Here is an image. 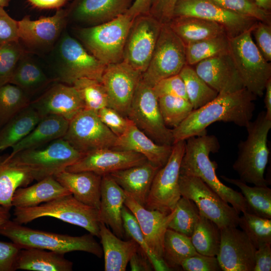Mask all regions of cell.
<instances>
[{"label":"cell","instance_id":"obj_1","mask_svg":"<svg viewBox=\"0 0 271 271\" xmlns=\"http://www.w3.org/2000/svg\"><path fill=\"white\" fill-rule=\"evenodd\" d=\"M256 98L245 88L232 93L218 94L205 105L193 109L181 123L172 129L174 144L206 134L207 127L217 121L232 122L246 127L252 119Z\"/></svg>","mask_w":271,"mask_h":271},{"label":"cell","instance_id":"obj_2","mask_svg":"<svg viewBox=\"0 0 271 271\" xmlns=\"http://www.w3.org/2000/svg\"><path fill=\"white\" fill-rule=\"evenodd\" d=\"M220 148L219 141L214 135L206 133L188 138L185 140L180 175L200 178L238 214L247 212V203L242 194L222 183L216 174L217 164L210 160L209 154L218 152Z\"/></svg>","mask_w":271,"mask_h":271},{"label":"cell","instance_id":"obj_3","mask_svg":"<svg viewBox=\"0 0 271 271\" xmlns=\"http://www.w3.org/2000/svg\"><path fill=\"white\" fill-rule=\"evenodd\" d=\"M245 128L247 138L238 145L237 157L233 169L239 179L246 183L267 186L270 183L265 178L264 172L269 160L267 139L271 128V120L266 117L265 111H262Z\"/></svg>","mask_w":271,"mask_h":271},{"label":"cell","instance_id":"obj_4","mask_svg":"<svg viewBox=\"0 0 271 271\" xmlns=\"http://www.w3.org/2000/svg\"><path fill=\"white\" fill-rule=\"evenodd\" d=\"M0 235L21 248H37L65 254L73 251L87 252L101 257L102 248L89 233L70 236L29 228L10 219L0 226Z\"/></svg>","mask_w":271,"mask_h":271},{"label":"cell","instance_id":"obj_5","mask_svg":"<svg viewBox=\"0 0 271 271\" xmlns=\"http://www.w3.org/2000/svg\"><path fill=\"white\" fill-rule=\"evenodd\" d=\"M14 221L23 224L42 217H52L77 225L99 237L98 209L86 205L72 194L64 195L38 206L14 208Z\"/></svg>","mask_w":271,"mask_h":271},{"label":"cell","instance_id":"obj_6","mask_svg":"<svg viewBox=\"0 0 271 271\" xmlns=\"http://www.w3.org/2000/svg\"><path fill=\"white\" fill-rule=\"evenodd\" d=\"M134 18L125 13L107 22L81 28L79 38L87 51L104 65L120 62Z\"/></svg>","mask_w":271,"mask_h":271},{"label":"cell","instance_id":"obj_7","mask_svg":"<svg viewBox=\"0 0 271 271\" xmlns=\"http://www.w3.org/2000/svg\"><path fill=\"white\" fill-rule=\"evenodd\" d=\"M84 155L63 138L54 140L44 148L22 151L13 156L10 154L16 164L27 170L33 180L37 181L54 177Z\"/></svg>","mask_w":271,"mask_h":271},{"label":"cell","instance_id":"obj_8","mask_svg":"<svg viewBox=\"0 0 271 271\" xmlns=\"http://www.w3.org/2000/svg\"><path fill=\"white\" fill-rule=\"evenodd\" d=\"M56 45L57 81L70 85L81 78L101 81L106 65L90 53L79 41L65 32Z\"/></svg>","mask_w":271,"mask_h":271},{"label":"cell","instance_id":"obj_9","mask_svg":"<svg viewBox=\"0 0 271 271\" xmlns=\"http://www.w3.org/2000/svg\"><path fill=\"white\" fill-rule=\"evenodd\" d=\"M252 28L229 38V53L244 87L256 97H261L271 79V64L265 60L254 43Z\"/></svg>","mask_w":271,"mask_h":271},{"label":"cell","instance_id":"obj_10","mask_svg":"<svg viewBox=\"0 0 271 271\" xmlns=\"http://www.w3.org/2000/svg\"><path fill=\"white\" fill-rule=\"evenodd\" d=\"M126 117L141 131L157 144L172 146V129L165 124L159 109L158 97L153 87L141 78Z\"/></svg>","mask_w":271,"mask_h":271},{"label":"cell","instance_id":"obj_11","mask_svg":"<svg viewBox=\"0 0 271 271\" xmlns=\"http://www.w3.org/2000/svg\"><path fill=\"white\" fill-rule=\"evenodd\" d=\"M179 183L181 196L192 200L200 214L220 229L238 226L239 214L200 178L180 175Z\"/></svg>","mask_w":271,"mask_h":271},{"label":"cell","instance_id":"obj_12","mask_svg":"<svg viewBox=\"0 0 271 271\" xmlns=\"http://www.w3.org/2000/svg\"><path fill=\"white\" fill-rule=\"evenodd\" d=\"M187 64L185 44L168 24H162L150 63L142 79L153 87L163 79L178 74Z\"/></svg>","mask_w":271,"mask_h":271},{"label":"cell","instance_id":"obj_13","mask_svg":"<svg viewBox=\"0 0 271 271\" xmlns=\"http://www.w3.org/2000/svg\"><path fill=\"white\" fill-rule=\"evenodd\" d=\"M185 140L174 143L167 163L160 168L153 180L145 206L170 213L181 197L179 187L180 165L184 154Z\"/></svg>","mask_w":271,"mask_h":271},{"label":"cell","instance_id":"obj_14","mask_svg":"<svg viewBox=\"0 0 271 271\" xmlns=\"http://www.w3.org/2000/svg\"><path fill=\"white\" fill-rule=\"evenodd\" d=\"M162 26L149 13L136 17L126 39L122 61L143 73L150 63Z\"/></svg>","mask_w":271,"mask_h":271},{"label":"cell","instance_id":"obj_15","mask_svg":"<svg viewBox=\"0 0 271 271\" xmlns=\"http://www.w3.org/2000/svg\"><path fill=\"white\" fill-rule=\"evenodd\" d=\"M62 138L85 154L99 149H112L117 137L101 121L97 111L84 109L69 121Z\"/></svg>","mask_w":271,"mask_h":271},{"label":"cell","instance_id":"obj_16","mask_svg":"<svg viewBox=\"0 0 271 271\" xmlns=\"http://www.w3.org/2000/svg\"><path fill=\"white\" fill-rule=\"evenodd\" d=\"M180 17H196L219 24L229 38L252 28L258 22L228 11L212 0H178L173 18Z\"/></svg>","mask_w":271,"mask_h":271},{"label":"cell","instance_id":"obj_17","mask_svg":"<svg viewBox=\"0 0 271 271\" xmlns=\"http://www.w3.org/2000/svg\"><path fill=\"white\" fill-rule=\"evenodd\" d=\"M142 74L123 61L106 65L101 82L108 95L109 107L126 117Z\"/></svg>","mask_w":271,"mask_h":271},{"label":"cell","instance_id":"obj_18","mask_svg":"<svg viewBox=\"0 0 271 271\" xmlns=\"http://www.w3.org/2000/svg\"><path fill=\"white\" fill-rule=\"evenodd\" d=\"M256 249L246 233L237 227L220 229V243L216 257L222 270L253 271Z\"/></svg>","mask_w":271,"mask_h":271},{"label":"cell","instance_id":"obj_19","mask_svg":"<svg viewBox=\"0 0 271 271\" xmlns=\"http://www.w3.org/2000/svg\"><path fill=\"white\" fill-rule=\"evenodd\" d=\"M67 14L58 10L50 17L32 20L25 17L18 21L19 40L30 49L44 50L57 43L65 26Z\"/></svg>","mask_w":271,"mask_h":271},{"label":"cell","instance_id":"obj_20","mask_svg":"<svg viewBox=\"0 0 271 271\" xmlns=\"http://www.w3.org/2000/svg\"><path fill=\"white\" fill-rule=\"evenodd\" d=\"M147 161L142 155L132 151L103 148L85 154L65 170L71 172L91 171L102 176Z\"/></svg>","mask_w":271,"mask_h":271},{"label":"cell","instance_id":"obj_21","mask_svg":"<svg viewBox=\"0 0 271 271\" xmlns=\"http://www.w3.org/2000/svg\"><path fill=\"white\" fill-rule=\"evenodd\" d=\"M194 69L219 95L234 92L245 88L229 53L200 61L195 64Z\"/></svg>","mask_w":271,"mask_h":271},{"label":"cell","instance_id":"obj_22","mask_svg":"<svg viewBox=\"0 0 271 271\" xmlns=\"http://www.w3.org/2000/svg\"><path fill=\"white\" fill-rule=\"evenodd\" d=\"M30 105L42 116L54 114L69 121L85 109L84 103L73 85L61 82L53 84Z\"/></svg>","mask_w":271,"mask_h":271},{"label":"cell","instance_id":"obj_23","mask_svg":"<svg viewBox=\"0 0 271 271\" xmlns=\"http://www.w3.org/2000/svg\"><path fill=\"white\" fill-rule=\"evenodd\" d=\"M126 194L124 205L135 216L145 239L154 253L163 259L164 236L175 210L170 213L150 210Z\"/></svg>","mask_w":271,"mask_h":271},{"label":"cell","instance_id":"obj_24","mask_svg":"<svg viewBox=\"0 0 271 271\" xmlns=\"http://www.w3.org/2000/svg\"><path fill=\"white\" fill-rule=\"evenodd\" d=\"M172 147L173 145L156 143L130 120L125 131L117 137L112 149L140 154L151 164L161 168L167 163L172 153Z\"/></svg>","mask_w":271,"mask_h":271},{"label":"cell","instance_id":"obj_25","mask_svg":"<svg viewBox=\"0 0 271 271\" xmlns=\"http://www.w3.org/2000/svg\"><path fill=\"white\" fill-rule=\"evenodd\" d=\"M126 194L109 175L102 176L98 216L120 238L125 235L121 215Z\"/></svg>","mask_w":271,"mask_h":271},{"label":"cell","instance_id":"obj_26","mask_svg":"<svg viewBox=\"0 0 271 271\" xmlns=\"http://www.w3.org/2000/svg\"><path fill=\"white\" fill-rule=\"evenodd\" d=\"M133 0H77L72 10L73 18L90 26L103 24L125 13Z\"/></svg>","mask_w":271,"mask_h":271},{"label":"cell","instance_id":"obj_27","mask_svg":"<svg viewBox=\"0 0 271 271\" xmlns=\"http://www.w3.org/2000/svg\"><path fill=\"white\" fill-rule=\"evenodd\" d=\"M159 169L147 161L109 175L125 193L145 207L153 180Z\"/></svg>","mask_w":271,"mask_h":271},{"label":"cell","instance_id":"obj_28","mask_svg":"<svg viewBox=\"0 0 271 271\" xmlns=\"http://www.w3.org/2000/svg\"><path fill=\"white\" fill-rule=\"evenodd\" d=\"M80 202L99 209L102 176L91 171L64 170L54 176Z\"/></svg>","mask_w":271,"mask_h":271},{"label":"cell","instance_id":"obj_29","mask_svg":"<svg viewBox=\"0 0 271 271\" xmlns=\"http://www.w3.org/2000/svg\"><path fill=\"white\" fill-rule=\"evenodd\" d=\"M99 235L104 258L105 271H125L130 257L139 247L132 239H121L102 223L99 225Z\"/></svg>","mask_w":271,"mask_h":271},{"label":"cell","instance_id":"obj_30","mask_svg":"<svg viewBox=\"0 0 271 271\" xmlns=\"http://www.w3.org/2000/svg\"><path fill=\"white\" fill-rule=\"evenodd\" d=\"M69 121L62 116L49 114L43 116L33 129L14 146L10 155L29 149L42 147L62 138L66 133Z\"/></svg>","mask_w":271,"mask_h":271},{"label":"cell","instance_id":"obj_31","mask_svg":"<svg viewBox=\"0 0 271 271\" xmlns=\"http://www.w3.org/2000/svg\"><path fill=\"white\" fill-rule=\"evenodd\" d=\"M70 194L54 176H49L30 186L18 188L13 194L12 204L14 208L34 207Z\"/></svg>","mask_w":271,"mask_h":271},{"label":"cell","instance_id":"obj_32","mask_svg":"<svg viewBox=\"0 0 271 271\" xmlns=\"http://www.w3.org/2000/svg\"><path fill=\"white\" fill-rule=\"evenodd\" d=\"M64 254L37 248L21 249L16 262L17 269L35 271H71L73 263Z\"/></svg>","mask_w":271,"mask_h":271},{"label":"cell","instance_id":"obj_33","mask_svg":"<svg viewBox=\"0 0 271 271\" xmlns=\"http://www.w3.org/2000/svg\"><path fill=\"white\" fill-rule=\"evenodd\" d=\"M33 180L29 171L16 164L10 154L0 155V205L11 209L15 191Z\"/></svg>","mask_w":271,"mask_h":271},{"label":"cell","instance_id":"obj_34","mask_svg":"<svg viewBox=\"0 0 271 271\" xmlns=\"http://www.w3.org/2000/svg\"><path fill=\"white\" fill-rule=\"evenodd\" d=\"M168 24L185 44L226 34L220 24L196 17H174Z\"/></svg>","mask_w":271,"mask_h":271},{"label":"cell","instance_id":"obj_35","mask_svg":"<svg viewBox=\"0 0 271 271\" xmlns=\"http://www.w3.org/2000/svg\"><path fill=\"white\" fill-rule=\"evenodd\" d=\"M42 117L30 104L9 121L0 130V151L14 146L25 138Z\"/></svg>","mask_w":271,"mask_h":271},{"label":"cell","instance_id":"obj_36","mask_svg":"<svg viewBox=\"0 0 271 271\" xmlns=\"http://www.w3.org/2000/svg\"><path fill=\"white\" fill-rule=\"evenodd\" d=\"M221 178L240 189L247 203V212L271 218V189L267 186L251 187L239 179L229 178L225 176H221Z\"/></svg>","mask_w":271,"mask_h":271},{"label":"cell","instance_id":"obj_37","mask_svg":"<svg viewBox=\"0 0 271 271\" xmlns=\"http://www.w3.org/2000/svg\"><path fill=\"white\" fill-rule=\"evenodd\" d=\"M197 253L190 237L171 229H167L164 239L162 258L171 270L179 268L183 260Z\"/></svg>","mask_w":271,"mask_h":271},{"label":"cell","instance_id":"obj_38","mask_svg":"<svg viewBox=\"0 0 271 271\" xmlns=\"http://www.w3.org/2000/svg\"><path fill=\"white\" fill-rule=\"evenodd\" d=\"M50 81L41 67L24 54L18 62L10 83L19 87L28 94L46 86Z\"/></svg>","mask_w":271,"mask_h":271},{"label":"cell","instance_id":"obj_39","mask_svg":"<svg viewBox=\"0 0 271 271\" xmlns=\"http://www.w3.org/2000/svg\"><path fill=\"white\" fill-rule=\"evenodd\" d=\"M190 240L198 253L216 256L220 243V229L213 221L200 214Z\"/></svg>","mask_w":271,"mask_h":271},{"label":"cell","instance_id":"obj_40","mask_svg":"<svg viewBox=\"0 0 271 271\" xmlns=\"http://www.w3.org/2000/svg\"><path fill=\"white\" fill-rule=\"evenodd\" d=\"M187 64L193 66L204 60L229 53V38L226 34L185 44Z\"/></svg>","mask_w":271,"mask_h":271},{"label":"cell","instance_id":"obj_41","mask_svg":"<svg viewBox=\"0 0 271 271\" xmlns=\"http://www.w3.org/2000/svg\"><path fill=\"white\" fill-rule=\"evenodd\" d=\"M179 74L185 83L188 99L194 109L205 105L218 96V92L197 74L192 66L186 64Z\"/></svg>","mask_w":271,"mask_h":271},{"label":"cell","instance_id":"obj_42","mask_svg":"<svg viewBox=\"0 0 271 271\" xmlns=\"http://www.w3.org/2000/svg\"><path fill=\"white\" fill-rule=\"evenodd\" d=\"M30 103L28 94L19 87L11 83L0 86V128Z\"/></svg>","mask_w":271,"mask_h":271},{"label":"cell","instance_id":"obj_43","mask_svg":"<svg viewBox=\"0 0 271 271\" xmlns=\"http://www.w3.org/2000/svg\"><path fill=\"white\" fill-rule=\"evenodd\" d=\"M78 92L85 109L97 111L109 106L108 97L101 81L88 78L76 80L72 85Z\"/></svg>","mask_w":271,"mask_h":271},{"label":"cell","instance_id":"obj_44","mask_svg":"<svg viewBox=\"0 0 271 271\" xmlns=\"http://www.w3.org/2000/svg\"><path fill=\"white\" fill-rule=\"evenodd\" d=\"M174 209L168 228L190 237L200 216L198 207L192 200L181 196Z\"/></svg>","mask_w":271,"mask_h":271},{"label":"cell","instance_id":"obj_45","mask_svg":"<svg viewBox=\"0 0 271 271\" xmlns=\"http://www.w3.org/2000/svg\"><path fill=\"white\" fill-rule=\"evenodd\" d=\"M158 99L161 114L167 127L176 128L194 109L189 100L183 98L165 95Z\"/></svg>","mask_w":271,"mask_h":271},{"label":"cell","instance_id":"obj_46","mask_svg":"<svg viewBox=\"0 0 271 271\" xmlns=\"http://www.w3.org/2000/svg\"><path fill=\"white\" fill-rule=\"evenodd\" d=\"M239 217L238 226L242 229L255 248L271 244V219L247 212Z\"/></svg>","mask_w":271,"mask_h":271},{"label":"cell","instance_id":"obj_47","mask_svg":"<svg viewBox=\"0 0 271 271\" xmlns=\"http://www.w3.org/2000/svg\"><path fill=\"white\" fill-rule=\"evenodd\" d=\"M124 233L134 240L145 252L155 270H171L163 259L157 256L146 241L138 222L131 212L124 205L121 211Z\"/></svg>","mask_w":271,"mask_h":271},{"label":"cell","instance_id":"obj_48","mask_svg":"<svg viewBox=\"0 0 271 271\" xmlns=\"http://www.w3.org/2000/svg\"><path fill=\"white\" fill-rule=\"evenodd\" d=\"M24 54L19 40L0 45V86L10 83L17 65Z\"/></svg>","mask_w":271,"mask_h":271},{"label":"cell","instance_id":"obj_49","mask_svg":"<svg viewBox=\"0 0 271 271\" xmlns=\"http://www.w3.org/2000/svg\"><path fill=\"white\" fill-rule=\"evenodd\" d=\"M231 12L271 25L270 11L258 7L252 0H212Z\"/></svg>","mask_w":271,"mask_h":271},{"label":"cell","instance_id":"obj_50","mask_svg":"<svg viewBox=\"0 0 271 271\" xmlns=\"http://www.w3.org/2000/svg\"><path fill=\"white\" fill-rule=\"evenodd\" d=\"M153 89L158 98L171 95L188 99L185 83L179 74L162 79L153 87Z\"/></svg>","mask_w":271,"mask_h":271},{"label":"cell","instance_id":"obj_51","mask_svg":"<svg viewBox=\"0 0 271 271\" xmlns=\"http://www.w3.org/2000/svg\"><path fill=\"white\" fill-rule=\"evenodd\" d=\"M101 121L117 137L121 136L126 130L129 119L113 108L106 106L97 111Z\"/></svg>","mask_w":271,"mask_h":271},{"label":"cell","instance_id":"obj_52","mask_svg":"<svg viewBox=\"0 0 271 271\" xmlns=\"http://www.w3.org/2000/svg\"><path fill=\"white\" fill-rule=\"evenodd\" d=\"M181 267L185 271L222 270L216 256L196 253L182 261Z\"/></svg>","mask_w":271,"mask_h":271},{"label":"cell","instance_id":"obj_53","mask_svg":"<svg viewBox=\"0 0 271 271\" xmlns=\"http://www.w3.org/2000/svg\"><path fill=\"white\" fill-rule=\"evenodd\" d=\"M256 46L263 57L271 61V25L258 21L252 29Z\"/></svg>","mask_w":271,"mask_h":271},{"label":"cell","instance_id":"obj_54","mask_svg":"<svg viewBox=\"0 0 271 271\" xmlns=\"http://www.w3.org/2000/svg\"><path fill=\"white\" fill-rule=\"evenodd\" d=\"M21 249L12 241L0 240V271L16 270V262Z\"/></svg>","mask_w":271,"mask_h":271},{"label":"cell","instance_id":"obj_55","mask_svg":"<svg viewBox=\"0 0 271 271\" xmlns=\"http://www.w3.org/2000/svg\"><path fill=\"white\" fill-rule=\"evenodd\" d=\"M18 40V21L10 17L4 8L0 7V45Z\"/></svg>","mask_w":271,"mask_h":271},{"label":"cell","instance_id":"obj_56","mask_svg":"<svg viewBox=\"0 0 271 271\" xmlns=\"http://www.w3.org/2000/svg\"><path fill=\"white\" fill-rule=\"evenodd\" d=\"M178 0H155L149 14L161 24H168L173 18L174 9Z\"/></svg>","mask_w":271,"mask_h":271},{"label":"cell","instance_id":"obj_57","mask_svg":"<svg viewBox=\"0 0 271 271\" xmlns=\"http://www.w3.org/2000/svg\"><path fill=\"white\" fill-rule=\"evenodd\" d=\"M271 270V244H264L257 248L254 254L253 271Z\"/></svg>","mask_w":271,"mask_h":271},{"label":"cell","instance_id":"obj_58","mask_svg":"<svg viewBox=\"0 0 271 271\" xmlns=\"http://www.w3.org/2000/svg\"><path fill=\"white\" fill-rule=\"evenodd\" d=\"M129 263L132 271H151L154 269L148 256L140 246L132 255Z\"/></svg>","mask_w":271,"mask_h":271},{"label":"cell","instance_id":"obj_59","mask_svg":"<svg viewBox=\"0 0 271 271\" xmlns=\"http://www.w3.org/2000/svg\"><path fill=\"white\" fill-rule=\"evenodd\" d=\"M155 0H133L129 9L126 13L133 18L148 14Z\"/></svg>","mask_w":271,"mask_h":271},{"label":"cell","instance_id":"obj_60","mask_svg":"<svg viewBox=\"0 0 271 271\" xmlns=\"http://www.w3.org/2000/svg\"><path fill=\"white\" fill-rule=\"evenodd\" d=\"M34 6L41 9L59 8L65 4L66 0H29Z\"/></svg>","mask_w":271,"mask_h":271},{"label":"cell","instance_id":"obj_61","mask_svg":"<svg viewBox=\"0 0 271 271\" xmlns=\"http://www.w3.org/2000/svg\"><path fill=\"white\" fill-rule=\"evenodd\" d=\"M264 92L266 116L268 119L271 120V79L267 81Z\"/></svg>","mask_w":271,"mask_h":271},{"label":"cell","instance_id":"obj_62","mask_svg":"<svg viewBox=\"0 0 271 271\" xmlns=\"http://www.w3.org/2000/svg\"><path fill=\"white\" fill-rule=\"evenodd\" d=\"M10 209L0 205V226L10 219L11 216Z\"/></svg>","mask_w":271,"mask_h":271},{"label":"cell","instance_id":"obj_63","mask_svg":"<svg viewBox=\"0 0 271 271\" xmlns=\"http://www.w3.org/2000/svg\"><path fill=\"white\" fill-rule=\"evenodd\" d=\"M261 9L270 11L271 9V0H252Z\"/></svg>","mask_w":271,"mask_h":271},{"label":"cell","instance_id":"obj_64","mask_svg":"<svg viewBox=\"0 0 271 271\" xmlns=\"http://www.w3.org/2000/svg\"><path fill=\"white\" fill-rule=\"evenodd\" d=\"M10 0H0V7L5 8L8 6Z\"/></svg>","mask_w":271,"mask_h":271}]
</instances>
